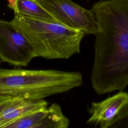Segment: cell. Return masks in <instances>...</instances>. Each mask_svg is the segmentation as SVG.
Here are the masks:
<instances>
[{"instance_id":"obj_1","label":"cell","mask_w":128,"mask_h":128,"mask_svg":"<svg viewBox=\"0 0 128 128\" xmlns=\"http://www.w3.org/2000/svg\"><path fill=\"white\" fill-rule=\"evenodd\" d=\"M98 24L90 80L99 94L128 86V0H104L90 9Z\"/></svg>"},{"instance_id":"obj_2","label":"cell","mask_w":128,"mask_h":128,"mask_svg":"<svg viewBox=\"0 0 128 128\" xmlns=\"http://www.w3.org/2000/svg\"><path fill=\"white\" fill-rule=\"evenodd\" d=\"M79 72L0 68V94L40 100L80 86Z\"/></svg>"},{"instance_id":"obj_3","label":"cell","mask_w":128,"mask_h":128,"mask_svg":"<svg viewBox=\"0 0 128 128\" xmlns=\"http://www.w3.org/2000/svg\"><path fill=\"white\" fill-rule=\"evenodd\" d=\"M32 44L36 57L68 59L80 52L84 33L60 24L14 14L12 20Z\"/></svg>"},{"instance_id":"obj_4","label":"cell","mask_w":128,"mask_h":128,"mask_svg":"<svg viewBox=\"0 0 128 128\" xmlns=\"http://www.w3.org/2000/svg\"><path fill=\"white\" fill-rule=\"evenodd\" d=\"M35 57L34 48L25 34L12 20H0V59L2 62L26 66Z\"/></svg>"},{"instance_id":"obj_5","label":"cell","mask_w":128,"mask_h":128,"mask_svg":"<svg viewBox=\"0 0 128 128\" xmlns=\"http://www.w3.org/2000/svg\"><path fill=\"white\" fill-rule=\"evenodd\" d=\"M57 22L68 28L95 35L98 24L91 10H86L71 0H36Z\"/></svg>"},{"instance_id":"obj_6","label":"cell","mask_w":128,"mask_h":128,"mask_svg":"<svg viewBox=\"0 0 128 128\" xmlns=\"http://www.w3.org/2000/svg\"><path fill=\"white\" fill-rule=\"evenodd\" d=\"M87 123L100 128L117 126L126 120L128 112V92L120 90L100 102H93L88 108Z\"/></svg>"},{"instance_id":"obj_7","label":"cell","mask_w":128,"mask_h":128,"mask_svg":"<svg viewBox=\"0 0 128 128\" xmlns=\"http://www.w3.org/2000/svg\"><path fill=\"white\" fill-rule=\"evenodd\" d=\"M69 119L60 106L52 104L8 124L6 128H67Z\"/></svg>"},{"instance_id":"obj_8","label":"cell","mask_w":128,"mask_h":128,"mask_svg":"<svg viewBox=\"0 0 128 128\" xmlns=\"http://www.w3.org/2000/svg\"><path fill=\"white\" fill-rule=\"evenodd\" d=\"M48 103L43 99L30 100L13 97L10 104L0 114V128L39 110L46 108Z\"/></svg>"},{"instance_id":"obj_9","label":"cell","mask_w":128,"mask_h":128,"mask_svg":"<svg viewBox=\"0 0 128 128\" xmlns=\"http://www.w3.org/2000/svg\"><path fill=\"white\" fill-rule=\"evenodd\" d=\"M8 6L14 10V14L58 22L36 0H8Z\"/></svg>"},{"instance_id":"obj_10","label":"cell","mask_w":128,"mask_h":128,"mask_svg":"<svg viewBox=\"0 0 128 128\" xmlns=\"http://www.w3.org/2000/svg\"><path fill=\"white\" fill-rule=\"evenodd\" d=\"M12 98L9 96L0 94V114L10 104Z\"/></svg>"},{"instance_id":"obj_11","label":"cell","mask_w":128,"mask_h":128,"mask_svg":"<svg viewBox=\"0 0 128 128\" xmlns=\"http://www.w3.org/2000/svg\"><path fill=\"white\" fill-rule=\"evenodd\" d=\"M126 120H128V112L127 114V118H126Z\"/></svg>"},{"instance_id":"obj_12","label":"cell","mask_w":128,"mask_h":128,"mask_svg":"<svg viewBox=\"0 0 128 128\" xmlns=\"http://www.w3.org/2000/svg\"><path fill=\"white\" fill-rule=\"evenodd\" d=\"M2 62L1 61V60H0V64H2Z\"/></svg>"}]
</instances>
